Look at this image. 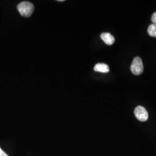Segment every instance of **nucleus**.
<instances>
[{"mask_svg":"<svg viewBox=\"0 0 156 156\" xmlns=\"http://www.w3.org/2000/svg\"><path fill=\"white\" fill-rule=\"evenodd\" d=\"M17 8L22 16L27 17L31 16L34 10L33 4L28 1H23L20 2L17 6Z\"/></svg>","mask_w":156,"mask_h":156,"instance_id":"f257e3e1","label":"nucleus"},{"mask_svg":"<svg viewBox=\"0 0 156 156\" xmlns=\"http://www.w3.org/2000/svg\"><path fill=\"white\" fill-rule=\"evenodd\" d=\"M131 71L135 75H140L144 71V64L142 59L140 57L134 58L130 67Z\"/></svg>","mask_w":156,"mask_h":156,"instance_id":"f03ea898","label":"nucleus"},{"mask_svg":"<svg viewBox=\"0 0 156 156\" xmlns=\"http://www.w3.org/2000/svg\"><path fill=\"white\" fill-rule=\"evenodd\" d=\"M134 114L135 117L140 122H144L148 119V113L144 107L142 106H138L136 107L134 111Z\"/></svg>","mask_w":156,"mask_h":156,"instance_id":"7ed1b4c3","label":"nucleus"},{"mask_svg":"<svg viewBox=\"0 0 156 156\" xmlns=\"http://www.w3.org/2000/svg\"><path fill=\"white\" fill-rule=\"evenodd\" d=\"M101 38L106 45H112L115 43V39L114 37L110 33H104L101 35Z\"/></svg>","mask_w":156,"mask_h":156,"instance_id":"20e7f679","label":"nucleus"},{"mask_svg":"<svg viewBox=\"0 0 156 156\" xmlns=\"http://www.w3.org/2000/svg\"><path fill=\"white\" fill-rule=\"evenodd\" d=\"M94 70L96 72L102 73H108L109 72V66L104 63H98L95 66Z\"/></svg>","mask_w":156,"mask_h":156,"instance_id":"39448f33","label":"nucleus"},{"mask_svg":"<svg viewBox=\"0 0 156 156\" xmlns=\"http://www.w3.org/2000/svg\"><path fill=\"white\" fill-rule=\"evenodd\" d=\"M147 33L149 35L152 37H156V24H152L149 26Z\"/></svg>","mask_w":156,"mask_h":156,"instance_id":"423d86ee","label":"nucleus"},{"mask_svg":"<svg viewBox=\"0 0 156 156\" xmlns=\"http://www.w3.org/2000/svg\"><path fill=\"white\" fill-rule=\"evenodd\" d=\"M151 21L153 23V24H156V12L153 14L151 16Z\"/></svg>","mask_w":156,"mask_h":156,"instance_id":"0eeeda50","label":"nucleus"},{"mask_svg":"<svg viewBox=\"0 0 156 156\" xmlns=\"http://www.w3.org/2000/svg\"><path fill=\"white\" fill-rule=\"evenodd\" d=\"M0 156H9L8 154H7L5 152H4L0 148Z\"/></svg>","mask_w":156,"mask_h":156,"instance_id":"6e6552de","label":"nucleus"}]
</instances>
